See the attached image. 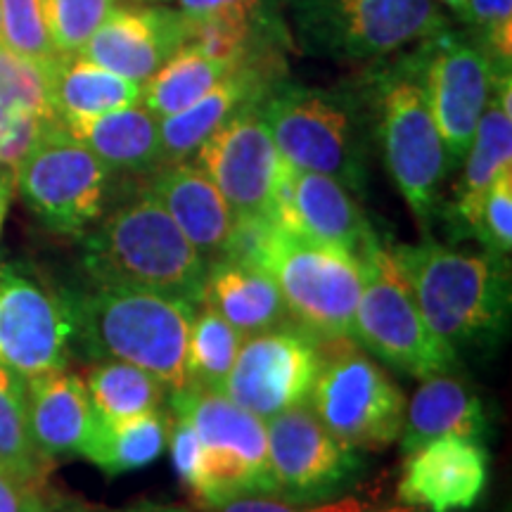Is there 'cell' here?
<instances>
[{
    "instance_id": "32",
    "label": "cell",
    "mask_w": 512,
    "mask_h": 512,
    "mask_svg": "<svg viewBox=\"0 0 512 512\" xmlns=\"http://www.w3.org/2000/svg\"><path fill=\"white\" fill-rule=\"evenodd\" d=\"M242 339H245L242 332L235 330L228 320H223L219 313L202 304L190 328L188 358H185L188 387L221 392L230 366L238 356Z\"/></svg>"
},
{
    "instance_id": "35",
    "label": "cell",
    "mask_w": 512,
    "mask_h": 512,
    "mask_svg": "<svg viewBox=\"0 0 512 512\" xmlns=\"http://www.w3.org/2000/svg\"><path fill=\"white\" fill-rule=\"evenodd\" d=\"M57 53L76 55L117 8L119 0H41Z\"/></svg>"
},
{
    "instance_id": "7",
    "label": "cell",
    "mask_w": 512,
    "mask_h": 512,
    "mask_svg": "<svg viewBox=\"0 0 512 512\" xmlns=\"http://www.w3.org/2000/svg\"><path fill=\"white\" fill-rule=\"evenodd\" d=\"M375 102L377 133L389 174L422 230L430 233L441 183L451 164L422 86L420 50L377 74Z\"/></svg>"
},
{
    "instance_id": "4",
    "label": "cell",
    "mask_w": 512,
    "mask_h": 512,
    "mask_svg": "<svg viewBox=\"0 0 512 512\" xmlns=\"http://www.w3.org/2000/svg\"><path fill=\"white\" fill-rule=\"evenodd\" d=\"M230 256L254 261L271 275L297 328L318 342L351 337L361 297V261L356 256L306 238L278 219L238 223Z\"/></svg>"
},
{
    "instance_id": "47",
    "label": "cell",
    "mask_w": 512,
    "mask_h": 512,
    "mask_svg": "<svg viewBox=\"0 0 512 512\" xmlns=\"http://www.w3.org/2000/svg\"><path fill=\"white\" fill-rule=\"evenodd\" d=\"M136 3H169V0H136Z\"/></svg>"
},
{
    "instance_id": "24",
    "label": "cell",
    "mask_w": 512,
    "mask_h": 512,
    "mask_svg": "<svg viewBox=\"0 0 512 512\" xmlns=\"http://www.w3.org/2000/svg\"><path fill=\"white\" fill-rule=\"evenodd\" d=\"M29 432L46 458L81 453L95 425L86 382L69 370H53L27 380Z\"/></svg>"
},
{
    "instance_id": "9",
    "label": "cell",
    "mask_w": 512,
    "mask_h": 512,
    "mask_svg": "<svg viewBox=\"0 0 512 512\" xmlns=\"http://www.w3.org/2000/svg\"><path fill=\"white\" fill-rule=\"evenodd\" d=\"M309 406L328 430L356 451H384L399 441L406 396L351 337L323 339Z\"/></svg>"
},
{
    "instance_id": "18",
    "label": "cell",
    "mask_w": 512,
    "mask_h": 512,
    "mask_svg": "<svg viewBox=\"0 0 512 512\" xmlns=\"http://www.w3.org/2000/svg\"><path fill=\"white\" fill-rule=\"evenodd\" d=\"M278 221L306 238L361 256L377 235L356 197L335 178L299 171L285 162Z\"/></svg>"
},
{
    "instance_id": "20",
    "label": "cell",
    "mask_w": 512,
    "mask_h": 512,
    "mask_svg": "<svg viewBox=\"0 0 512 512\" xmlns=\"http://www.w3.org/2000/svg\"><path fill=\"white\" fill-rule=\"evenodd\" d=\"M278 55L259 57L245 62L228 74L221 83L190 105L188 110L159 119V138H162V166L188 162L200 150V145L235 114L259 105L268 91L278 83L275 79Z\"/></svg>"
},
{
    "instance_id": "16",
    "label": "cell",
    "mask_w": 512,
    "mask_h": 512,
    "mask_svg": "<svg viewBox=\"0 0 512 512\" xmlns=\"http://www.w3.org/2000/svg\"><path fill=\"white\" fill-rule=\"evenodd\" d=\"M185 41L188 17L181 10L117 5L79 55L143 86Z\"/></svg>"
},
{
    "instance_id": "28",
    "label": "cell",
    "mask_w": 512,
    "mask_h": 512,
    "mask_svg": "<svg viewBox=\"0 0 512 512\" xmlns=\"http://www.w3.org/2000/svg\"><path fill=\"white\" fill-rule=\"evenodd\" d=\"M171 418L162 408L124 420H107L95 415L91 437L79 456L91 460L107 477L143 470L162 456L169 441Z\"/></svg>"
},
{
    "instance_id": "25",
    "label": "cell",
    "mask_w": 512,
    "mask_h": 512,
    "mask_svg": "<svg viewBox=\"0 0 512 512\" xmlns=\"http://www.w3.org/2000/svg\"><path fill=\"white\" fill-rule=\"evenodd\" d=\"M171 408L176 418H183L197 432L204 446L235 453L261 475L273 479L266 420L259 415L230 401L226 394L202 387H185L171 394Z\"/></svg>"
},
{
    "instance_id": "6",
    "label": "cell",
    "mask_w": 512,
    "mask_h": 512,
    "mask_svg": "<svg viewBox=\"0 0 512 512\" xmlns=\"http://www.w3.org/2000/svg\"><path fill=\"white\" fill-rule=\"evenodd\" d=\"M290 38L325 60L368 64L441 34L437 0H283Z\"/></svg>"
},
{
    "instance_id": "31",
    "label": "cell",
    "mask_w": 512,
    "mask_h": 512,
    "mask_svg": "<svg viewBox=\"0 0 512 512\" xmlns=\"http://www.w3.org/2000/svg\"><path fill=\"white\" fill-rule=\"evenodd\" d=\"M83 382L95 415L107 420L159 411L166 396V387L157 377L124 361H100L88 370Z\"/></svg>"
},
{
    "instance_id": "10",
    "label": "cell",
    "mask_w": 512,
    "mask_h": 512,
    "mask_svg": "<svg viewBox=\"0 0 512 512\" xmlns=\"http://www.w3.org/2000/svg\"><path fill=\"white\" fill-rule=\"evenodd\" d=\"M112 176L60 119L50 121L12 171L31 214L53 233L72 238H81L105 214Z\"/></svg>"
},
{
    "instance_id": "12",
    "label": "cell",
    "mask_w": 512,
    "mask_h": 512,
    "mask_svg": "<svg viewBox=\"0 0 512 512\" xmlns=\"http://www.w3.org/2000/svg\"><path fill=\"white\" fill-rule=\"evenodd\" d=\"M275 496L292 503L332 501L363 472L361 453L335 437L309 401L266 420Z\"/></svg>"
},
{
    "instance_id": "43",
    "label": "cell",
    "mask_w": 512,
    "mask_h": 512,
    "mask_svg": "<svg viewBox=\"0 0 512 512\" xmlns=\"http://www.w3.org/2000/svg\"><path fill=\"white\" fill-rule=\"evenodd\" d=\"M112 512H195L183 505H171V503H157V501H140L136 505H128V508L112 510Z\"/></svg>"
},
{
    "instance_id": "41",
    "label": "cell",
    "mask_w": 512,
    "mask_h": 512,
    "mask_svg": "<svg viewBox=\"0 0 512 512\" xmlns=\"http://www.w3.org/2000/svg\"><path fill=\"white\" fill-rule=\"evenodd\" d=\"M27 491V486L17 484L15 479L0 472V512H22Z\"/></svg>"
},
{
    "instance_id": "30",
    "label": "cell",
    "mask_w": 512,
    "mask_h": 512,
    "mask_svg": "<svg viewBox=\"0 0 512 512\" xmlns=\"http://www.w3.org/2000/svg\"><path fill=\"white\" fill-rule=\"evenodd\" d=\"M48 460L29 432L27 380L0 366V472L34 489L46 482Z\"/></svg>"
},
{
    "instance_id": "11",
    "label": "cell",
    "mask_w": 512,
    "mask_h": 512,
    "mask_svg": "<svg viewBox=\"0 0 512 512\" xmlns=\"http://www.w3.org/2000/svg\"><path fill=\"white\" fill-rule=\"evenodd\" d=\"M259 105L235 114L228 124L211 133L190 159L221 190L238 223L278 219L285 159L261 117Z\"/></svg>"
},
{
    "instance_id": "34",
    "label": "cell",
    "mask_w": 512,
    "mask_h": 512,
    "mask_svg": "<svg viewBox=\"0 0 512 512\" xmlns=\"http://www.w3.org/2000/svg\"><path fill=\"white\" fill-rule=\"evenodd\" d=\"M0 46L43 72L53 67L60 53L50 38L41 0H0Z\"/></svg>"
},
{
    "instance_id": "27",
    "label": "cell",
    "mask_w": 512,
    "mask_h": 512,
    "mask_svg": "<svg viewBox=\"0 0 512 512\" xmlns=\"http://www.w3.org/2000/svg\"><path fill=\"white\" fill-rule=\"evenodd\" d=\"M48 100L55 117L67 124L138 105L140 86L100 67L83 55H60L46 72Z\"/></svg>"
},
{
    "instance_id": "1",
    "label": "cell",
    "mask_w": 512,
    "mask_h": 512,
    "mask_svg": "<svg viewBox=\"0 0 512 512\" xmlns=\"http://www.w3.org/2000/svg\"><path fill=\"white\" fill-rule=\"evenodd\" d=\"M437 339L458 358L496 349L510 318V264L430 238L389 249Z\"/></svg>"
},
{
    "instance_id": "26",
    "label": "cell",
    "mask_w": 512,
    "mask_h": 512,
    "mask_svg": "<svg viewBox=\"0 0 512 512\" xmlns=\"http://www.w3.org/2000/svg\"><path fill=\"white\" fill-rule=\"evenodd\" d=\"M64 126L114 174L145 176L162 166L159 119L140 102Z\"/></svg>"
},
{
    "instance_id": "13",
    "label": "cell",
    "mask_w": 512,
    "mask_h": 512,
    "mask_svg": "<svg viewBox=\"0 0 512 512\" xmlns=\"http://www.w3.org/2000/svg\"><path fill=\"white\" fill-rule=\"evenodd\" d=\"M74 320L67 294L22 264H0V366L31 377L67 368Z\"/></svg>"
},
{
    "instance_id": "5",
    "label": "cell",
    "mask_w": 512,
    "mask_h": 512,
    "mask_svg": "<svg viewBox=\"0 0 512 512\" xmlns=\"http://www.w3.org/2000/svg\"><path fill=\"white\" fill-rule=\"evenodd\" d=\"M259 110L287 164L335 178L358 197L366 195L368 107L358 88L278 81Z\"/></svg>"
},
{
    "instance_id": "39",
    "label": "cell",
    "mask_w": 512,
    "mask_h": 512,
    "mask_svg": "<svg viewBox=\"0 0 512 512\" xmlns=\"http://www.w3.org/2000/svg\"><path fill=\"white\" fill-rule=\"evenodd\" d=\"M368 508L370 503L361 501L356 496L332 498V501L323 503H292L271 496H245L235 498V501L226 503L223 508L214 512H363Z\"/></svg>"
},
{
    "instance_id": "29",
    "label": "cell",
    "mask_w": 512,
    "mask_h": 512,
    "mask_svg": "<svg viewBox=\"0 0 512 512\" xmlns=\"http://www.w3.org/2000/svg\"><path fill=\"white\" fill-rule=\"evenodd\" d=\"M238 67L240 64L235 62L204 55L195 46H183L150 81L140 86V105L157 119H166L195 105Z\"/></svg>"
},
{
    "instance_id": "19",
    "label": "cell",
    "mask_w": 512,
    "mask_h": 512,
    "mask_svg": "<svg viewBox=\"0 0 512 512\" xmlns=\"http://www.w3.org/2000/svg\"><path fill=\"white\" fill-rule=\"evenodd\" d=\"M147 192L166 209L192 247L207 264L233 254L238 238V219L209 181V176L195 162L159 166L147 181Z\"/></svg>"
},
{
    "instance_id": "21",
    "label": "cell",
    "mask_w": 512,
    "mask_h": 512,
    "mask_svg": "<svg viewBox=\"0 0 512 512\" xmlns=\"http://www.w3.org/2000/svg\"><path fill=\"white\" fill-rule=\"evenodd\" d=\"M463 176L453 190L451 221L458 238H470L479 207L491 183L512 171V76L496 74L489 105L479 119L463 162Z\"/></svg>"
},
{
    "instance_id": "42",
    "label": "cell",
    "mask_w": 512,
    "mask_h": 512,
    "mask_svg": "<svg viewBox=\"0 0 512 512\" xmlns=\"http://www.w3.org/2000/svg\"><path fill=\"white\" fill-rule=\"evenodd\" d=\"M22 512H64L55 501H48V496L43 494V486H34L24 496Z\"/></svg>"
},
{
    "instance_id": "17",
    "label": "cell",
    "mask_w": 512,
    "mask_h": 512,
    "mask_svg": "<svg viewBox=\"0 0 512 512\" xmlns=\"http://www.w3.org/2000/svg\"><path fill=\"white\" fill-rule=\"evenodd\" d=\"M489 484V456L477 441L441 437L403 456L396 498L430 512L470 510Z\"/></svg>"
},
{
    "instance_id": "23",
    "label": "cell",
    "mask_w": 512,
    "mask_h": 512,
    "mask_svg": "<svg viewBox=\"0 0 512 512\" xmlns=\"http://www.w3.org/2000/svg\"><path fill=\"white\" fill-rule=\"evenodd\" d=\"M489 430L484 403L463 377L437 373L422 380L411 401L406 403L399 434L401 453L408 456L415 448L441 437H463L479 441Z\"/></svg>"
},
{
    "instance_id": "3",
    "label": "cell",
    "mask_w": 512,
    "mask_h": 512,
    "mask_svg": "<svg viewBox=\"0 0 512 512\" xmlns=\"http://www.w3.org/2000/svg\"><path fill=\"white\" fill-rule=\"evenodd\" d=\"M81 238L93 283L202 302L207 259L147 190L102 214Z\"/></svg>"
},
{
    "instance_id": "40",
    "label": "cell",
    "mask_w": 512,
    "mask_h": 512,
    "mask_svg": "<svg viewBox=\"0 0 512 512\" xmlns=\"http://www.w3.org/2000/svg\"><path fill=\"white\" fill-rule=\"evenodd\" d=\"M171 446V458H174V467L181 477V482L188 486V491L195 486L197 475H200L202 465V441L197 437V432L185 422L183 418L171 420L169 427V441Z\"/></svg>"
},
{
    "instance_id": "15",
    "label": "cell",
    "mask_w": 512,
    "mask_h": 512,
    "mask_svg": "<svg viewBox=\"0 0 512 512\" xmlns=\"http://www.w3.org/2000/svg\"><path fill=\"white\" fill-rule=\"evenodd\" d=\"M320 370L318 339L302 328H278L242 339L221 394L271 420L306 403Z\"/></svg>"
},
{
    "instance_id": "38",
    "label": "cell",
    "mask_w": 512,
    "mask_h": 512,
    "mask_svg": "<svg viewBox=\"0 0 512 512\" xmlns=\"http://www.w3.org/2000/svg\"><path fill=\"white\" fill-rule=\"evenodd\" d=\"M188 17H233L290 38L283 22V0H176Z\"/></svg>"
},
{
    "instance_id": "44",
    "label": "cell",
    "mask_w": 512,
    "mask_h": 512,
    "mask_svg": "<svg viewBox=\"0 0 512 512\" xmlns=\"http://www.w3.org/2000/svg\"><path fill=\"white\" fill-rule=\"evenodd\" d=\"M12 185H15V178H12V171H8V169L0 171V230H3L5 214H8Z\"/></svg>"
},
{
    "instance_id": "45",
    "label": "cell",
    "mask_w": 512,
    "mask_h": 512,
    "mask_svg": "<svg viewBox=\"0 0 512 512\" xmlns=\"http://www.w3.org/2000/svg\"><path fill=\"white\" fill-rule=\"evenodd\" d=\"M437 3L446 5L448 10L453 12V15L465 19V12H467V0H437Z\"/></svg>"
},
{
    "instance_id": "33",
    "label": "cell",
    "mask_w": 512,
    "mask_h": 512,
    "mask_svg": "<svg viewBox=\"0 0 512 512\" xmlns=\"http://www.w3.org/2000/svg\"><path fill=\"white\" fill-rule=\"evenodd\" d=\"M27 117H55L46 72L0 46V138Z\"/></svg>"
},
{
    "instance_id": "46",
    "label": "cell",
    "mask_w": 512,
    "mask_h": 512,
    "mask_svg": "<svg viewBox=\"0 0 512 512\" xmlns=\"http://www.w3.org/2000/svg\"><path fill=\"white\" fill-rule=\"evenodd\" d=\"M363 512H427V510L415 508V505H406V503H401V505H389V508H380V510L368 508V510H363Z\"/></svg>"
},
{
    "instance_id": "8",
    "label": "cell",
    "mask_w": 512,
    "mask_h": 512,
    "mask_svg": "<svg viewBox=\"0 0 512 512\" xmlns=\"http://www.w3.org/2000/svg\"><path fill=\"white\" fill-rule=\"evenodd\" d=\"M358 261L361 297L351 325L354 342L380 361L418 380L458 370L460 358L427 328L411 285L389 249H384L375 238Z\"/></svg>"
},
{
    "instance_id": "48",
    "label": "cell",
    "mask_w": 512,
    "mask_h": 512,
    "mask_svg": "<svg viewBox=\"0 0 512 512\" xmlns=\"http://www.w3.org/2000/svg\"><path fill=\"white\" fill-rule=\"evenodd\" d=\"M0 171H3V166H0ZM8 171H10V169H8Z\"/></svg>"
},
{
    "instance_id": "36",
    "label": "cell",
    "mask_w": 512,
    "mask_h": 512,
    "mask_svg": "<svg viewBox=\"0 0 512 512\" xmlns=\"http://www.w3.org/2000/svg\"><path fill=\"white\" fill-rule=\"evenodd\" d=\"M463 22L472 29L496 74H510L512 67V0H467Z\"/></svg>"
},
{
    "instance_id": "2",
    "label": "cell",
    "mask_w": 512,
    "mask_h": 512,
    "mask_svg": "<svg viewBox=\"0 0 512 512\" xmlns=\"http://www.w3.org/2000/svg\"><path fill=\"white\" fill-rule=\"evenodd\" d=\"M74 339L100 361H124L157 377L166 392L188 387L190 328L195 304L171 294L93 283L67 294Z\"/></svg>"
},
{
    "instance_id": "22",
    "label": "cell",
    "mask_w": 512,
    "mask_h": 512,
    "mask_svg": "<svg viewBox=\"0 0 512 512\" xmlns=\"http://www.w3.org/2000/svg\"><path fill=\"white\" fill-rule=\"evenodd\" d=\"M200 304L219 313L245 337L292 325L283 294L271 275L240 256L211 261Z\"/></svg>"
},
{
    "instance_id": "14",
    "label": "cell",
    "mask_w": 512,
    "mask_h": 512,
    "mask_svg": "<svg viewBox=\"0 0 512 512\" xmlns=\"http://www.w3.org/2000/svg\"><path fill=\"white\" fill-rule=\"evenodd\" d=\"M422 86L448 164L460 166L489 105L496 69L472 36L441 34L422 41Z\"/></svg>"
},
{
    "instance_id": "37",
    "label": "cell",
    "mask_w": 512,
    "mask_h": 512,
    "mask_svg": "<svg viewBox=\"0 0 512 512\" xmlns=\"http://www.w3.org/2000/svg\"><path fill=\"white\" fill-rule=\"evenodd\" d=\"M472 235L482 242L484 252L510 261L512 252V171H505L486 190Z\"/></svg>"
}]
</instances>
